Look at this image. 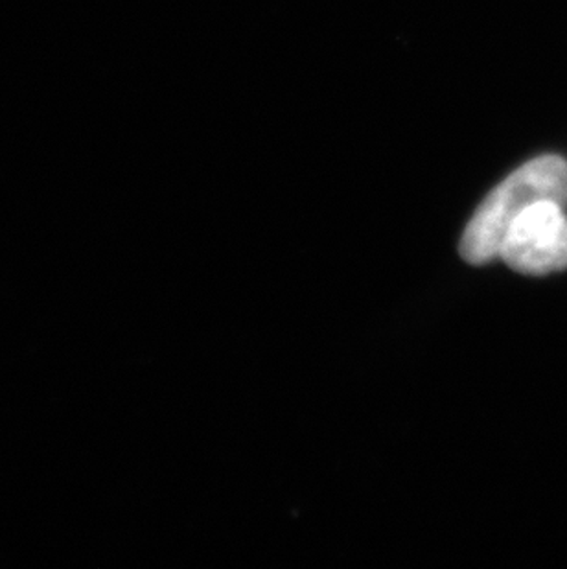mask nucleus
<instances>
[{
  "label": "nucleus",
  "instance_id": "nucleus-1",
  "mask_svg": "<svg viewBox=\"0 0 567 569\" xmlns=\"http://www.w3.org/2000/svg\"><path fill=\"white\" fill-rule=\"evenodd\" d=\"M538 201H557L566 207L567 161L563 157H536L488 193L460 240L459 251L466 262H494L510 221Z\"/></svg>",
  "mask_w": 567,
  "mask_h": 569
},
{
  "label": "nucleus",
  "instance_id": "nucleus-2",
  "mask_svg": "<svg viewBox=\"0 0 567 569\" xmlns=\"http://www.w3.org/2000/svg\"><path fill=\"white\" fill-rule=\"evenodd\" d=\"M498 258L524 274L557 273L567 269V216L557 201H538L510 221Z\"/></svg>",
  "mask_w": 567,
  "mask_h": 569
}]
</instances>
